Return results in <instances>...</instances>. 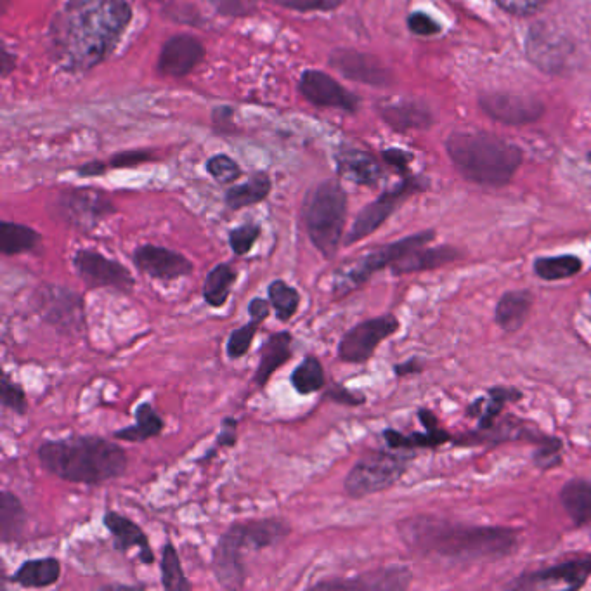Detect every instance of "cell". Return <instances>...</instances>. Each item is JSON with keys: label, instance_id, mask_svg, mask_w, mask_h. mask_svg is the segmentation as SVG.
I'll list each match as a JSON object with an SVG mask.
<instances>
[{"label": "cell", "instance_id": "obj_1", "mask_svg": "<svg viewBox=\"0 0 591 591\" xmlns=\"http://www.w3.org/2000/svg\"><path fill=\"white\" fill-rule=\"evenodd\" d=\"M130 20L125 0H72L52 20V56L66 70H91L115 49Z\"/></svg>", "mask_w": 591, "mask_h": 591}, {"label": "cell", "instance_id": "obj_2", "mask_svg": "<svg viewBox=\"0 0 591 591\" xmlns=\"http://www.w3.org/2000/svg\"><path fill=\"white\" fill-rule=\"evenodd\" d=\"M399 534L413 552L455 562L501 559L519 543V533L508 527L465 526L427 515L403 520Z\"/></svg>", "mask_w": 591, "mask_h": 591}, {"label": "cell", "instance_id": "obj_3", "mask_svg": "<svg viewBox=\"0 0 591 591\" xmlns=\"http://www.w3.org/2000/svg\"><path fill=\"white\" fill-rule=\"evenodd\" d=\"M42 467L59 479L75 484H103L127 472L129 458L122 446L103 437H66L46 441L37 449Z\"/></svg>", "mask_w": 591, "mask_h": 591}, {"label": "cell", "instance_id": "obj_4", "mask_svg": "<svg viewBox=\"0 0 591 591\" xmlns=\"http://www.w3.org/2000/svg\"><path fill=\"white\" fill-rule=\"evenodd\" d=\"M449 158L463 177L482 186H505L522 163L515 144L489 132H456L448 137Z\"/></svg>", "mask_w": 591, "mask_h": 591}, {"label": "cell", "instance_id": "obj_5", "mask_svg": "<svg viewBox=\"0 0 591 591\" xmlns=\"http://www.w3.org/2000/svg\"><path fill=\"white\" fill-rule=\"evenodd\" d=\"M347 196L335 181L314 186L304 200V224L309 240L325 259H333L344 238Z\"/></svg>", "mask_w": 591, "mask_h": 591}, {"label": "cell", "instance_id": "obj_6", "mask_svg": "<svg viewBox=\"0 0 591 591\" xmlns=\"http://www.w3.org/2000/svg\"><path fill=\"white\" fill-rule=\"evenodd\" d=\"M434 236L436 234L432 233V231L413 234V236H408L403 240L375 248L368 254L361 255L351 264L338 267L337 271H335V280H333L335 299H342L345 295L358 290L377 271L396 264L397 260L403 259L404 255L410 254L416 248L429 245L430 241L434 240Z\"/></svg>", "mask_w": 591, "mask_h": 591}, {"label": "cell", "instance_id": "obj_7", "mask_svg": "<svg viewBox=\"0 0 591 591\" xmlns=\"http://www.w3.org/2000/svg\"><path fill=\"white\" fill-rule=\"evenodd\" d=\"M410 465V456L403 453L375 451L363 456L345 477V493L351 498H366L396 486Z\"/></svg>", "mask_w": 591, "mask_h": 591}, {"label": "cell", "instance_id": "obj_8", "mask_svg": "<svg viewBox=\"0 0 591 591\" xmlns=\"http://www.w3.org/2000/svg\"><path fill=\"white\" fill-rule=\"evenodd\" d=\"M399 330V319L394 314L366 319L345 333L338 344V358L344 363H366L373 358L378 345Z\"/></svg>", "mask_w": 591, "mask_h": 591}, {"label": "cell", "instance_id": "obj_9", "mask_svg": "<svg viewBox=\"0 0 591 591\" xmlns=\"http://www.w3.org/2000/svg\"><path fill=\"white\" fill-rule=\"evenodd\" d=\"M35 307L46 323L61 332L75 335L84 330V300L75 292L61 286H44L35 299Z\"/></svg>", "mask_w": 591, "mask_h": 591}, {"label": "cell", "instance_id": "obj_10", "mask_svg": "<svg viewBox=\"0 0 591 591\" xmlns=\"http://www.w3.org/2000/svg\"><path fill=\"white\" fill-rule=\"evenodd\" d=\"M73 267L78 278L91 288H113L129 293L136 285L127 267L96 250H78L73 257Z\"/></svg>", "mask_w": 591, "mask_h": 591}, {"label": "cell", "instance_id": "obj_11", "mask_svg": "<svg viewBox=\"0 0 591 591\" xmlns=\"http://www.w3.org/2000/svg\"><path fill=\"white\" fill-rule=\"evenodd\" d=\"M243 550H245L243 522H234L233 526L219 538V543L214 550V559H212L215 578L226 590H240L245 586L247 569L243 564Z\"/></svg>", "mask_w": 591, "mask_h": 591}, {"label": "cell", "instance_id": "obj_12", "mask_svg": "<svg viewBox=\"0 0 591 591\" xmlns=\"http://www.w3.org/2000/svg\"><path fill=\"white\" fill-rule=\"evenodd\" d=\"M56 210L63 221L78 229H92L103 221L106 215L113 214V203L91 189L66 191L56 203Z\"/></svg>", "mask_w": 591, "mask_h": 591}, {"label": "cell", "instance_id": "obj_13", "mask_svg": "<svg viewBox=\"0 0 591 591\" xmlns=\"http://www.w3.org/2000/svg\"><path fill=\"white\" fill-rule=\"evenodd\" d=\"M418 188L420 186L410 179V181H404L396 189H390L370 205H366L356 217L351 231L345 236V245L349 247V245H354V243L375 233L389 219L390 215L394 214V210L401 205L404 198H408Z\"/></svg>", "mask_w": 591, "mask_h": 591}, {"label": "cell", "instance_id": "obj_14", "mask_svg": "<svg viewBox=\"0 0 591 591\" xmlns=\"http://www.w3.org/2000/svg\"><path fill=\"white\" fill-rule=\"evenodd\" d=\"M479 104L489 117L507 125L533 124L545 111V106L538 99L512 92L484 94Z\"/></svg>", "mask_w": 591, "mask_h": 591}, {"label": "cell", "instance_id": "obj_15", "mask_svg": "<svg viewBox=\"0 0 591 591\" xmlns=\"http://www.w3.org/2000/svg\"><path fill=\"white\" fill-rule=\"evenodd\" d=\"M132 260L141 273L158 281L179 280L189 276L195 269L193 262L186 255L156 245L137 247Z\"/></svg>", "mask_w": 591, "mask_h": 591}, {"label": "cell", "instance_id": "obj_16", "mask_svg": "<svg viewBox=\"0 0 591 591\" xmlns=\"http://www.w3.org/2000/svg\"><path fill=\"white\" fill-rule=\"evenodd\" d=\"M299 87L302 96L309 103L321 108H337V110L351 111V113L358 110V98L325 72L307 70L300 77Z\"/></svg>", "mask_w": 591, "mask_h": 591}, {"label": "cell", "instance_id": "obj_17", "mask_svg": "<svg viewBox=\"0 0 591 591\" xmlns=\"http://www.w3.org/2000/svg\"><path fill=\"white\" fill-rule=\"evenodd\" d=\"M205 47L193 35H177L165 42L160 58L158 70L169 77H184L193 72L202 63Z\"/></svg>", "mask_w": 591, "mask_h": 591}, {"label": "cell", "instance_id": "obj_18", "mask_svg": "<svg viewBox=\"0 0 591 591\" xmlns=\"http://www.w3.org/2000/svg\"><path fill=\"white\" fill-rule=\"evenodd\" d=\"M591 576V557L572 560L560 566L531 572L515 581L514 588H546V586H562V588H581Z\"/></svg>", "mask_w": 591, "mask_h": 591}, {"label": "cell", "instance_id": "obj_19", "mask_svg": "<svg viewBox=\"0 0 591 591\" xmlns=\"http://www.w3.org/2000/svg\"><path fill=\"white\" fill-rule=\"evenodd\" d=\"M330 63L337 72L351 78L354 82L370 85H385L390 82L389 70L384 68L378 59L364 52L351 51V49L335 51Z\"/></svg>", "mask_w": 591, "mask_h": 591}, {"label": "cell", "instance_id": "obj_20", "mask_svg": "<svg viewBox=\"0 0 591 591\" xmlns=\"http://www.w3.org/2000/svg\"><path fill=\"white\" fill-rule=\"evenodd\" d=\"M411 583V572L406 567H387L366 572L347 581H325L314 588L321 590H406Z\"/></svg>", "mask_w": 591, "mask_h": 591}, {"label": "cell", "instance_id": "obj_21", "mask_svg": "<svg viewBox=\"0 0 591 591\" xmlns=\"http://www.w3.org/2000/svg\"><path fill=\"white\" fill-rule=\"evenodd\" d=\"M103 522L104 527L113 534L115 548L118 552L127 553L130 548H137L139 560L143 564L146 566L155 564V553L151 550L148 536L141 527L137 526L136 522H132L129 517L113 512V510L104 514Z\"/></svg>", "mask_w": 591, "mask_h": 591}, {"label": "cell", "instance_id": "obj_22", "mask_svg": "<svg viewBox=\"0 0 591 591\" xmlns=\"http://www.w3.org/2000/svg\"><path fill=\"white\" fill-rule=\"evenodd\" d=\"M293 335L290 332L271 333L264 345L260 347V359L254 382L260 387H266L276 370L285 366L292 358Z\"/></svg>", "mask_w": 591, "mask_h": 591}, {"label": "cell", "instance_id": "obj_23", "mask_svg": "<svg viewBox=\"0 0 591 591\" xmlns=\"http://www.w3.org/2000/svg\"><path fill=\"white\" fill-rule=\"evenodd\" d=\"M269 312H271V302L269 300H264L262 297L252 299L250 306H248L250 321L229 335L228 345H226L229 359L243 358L250 351V345L254 342L260 325L269 318Z\"/></svg>", "mask_w": 591, "mask_h": 591}, {"label": "cell", "instance_id": "obj_24", "mask_svg": "<svg viewBox=\"0 0 591 591\" xmlns=\"http://www.w3.org/2000/svg\"><path fill=\"white\" fill-rule=\"evenodd\" d=\"M533 295L526 290H514L507 292L501 297L494 319L496 325L503 328L505 332H517L526 325L527 318L533 309Z\"/></svg>", "mask_w": 591, "mask_h": 591}, {"label": "cell", "instance_id": "obj_25", "mask_svg": "<svg viewBox=\"0 0 591 591\" xmlns=\"http://www.w3.org/2000/svg\"><path fill=\"white\" fill-rule=\"evenodd\" d=\"M460 252L453 247L416 248L403 259L397 260L390 269L394 274L422 273L436 267L446 266L449 262L458 259Z\"/></svg>", "mask_w": 591, "mask_h": 591}, {"label": "cell", "instance_id": "obj_26", "mask_svg": "<svg viewBox=\"0 0 591 591\" xmlns=\"http://www.w3.org/2000/svg\"><path fill=\"white\" fill-rule=\"evenodd\" d=\"M290 534V526L281 519H260L243 522V541L248 550H264L278 545Z\"/></svg>", "mask_w": 591, "mask_h": 591}, {"label": "cell", "instance_id": "obj_27", "mask_svg": "<svg viewBox=\"0 0 591 591\" xmlns=\"http://www.w3.org/2000/svg\"><path fill=\"white\" fill-rule=\"evenodd\" d=\"M338 172L363 186H375L382 179V167L373 156L363 151H345L338 156Z\"/></svg>", "mask_w": 591, "mask_h": 591}, {"label": "cell", "instance_id": "obj_28", "mask_svg": "<svg viewBox=\"0 0 591 591\" xmlns=\"http://www.w3.org/2000/svg\"><path fill=\"white\" fill-rule=\"evenodd\" d=\"M61 578V564L58 559H32L21 564L11 576L14 585L23 588H47L56 585Z\"/></svg>", "mask_w": 591, "mask_h": 591}, {"label": "cell", "instance_id": "obj_29", "mask_svg": "<svg viewBox=\"0 0 591 591\" xmlns=\"http://www.w3.org/2000/svg\"><path fill=\"white\" fill-rule=\"evenodd\" d=\"M560 501L576 526L591 527V481L572 479L560 491Z\"/></svg>", "mask_w": 591, "mask_h": 591}, {"label": "cell", "instance_id": "obj_30", "mask_svg": "<svg viewBox=\"0 0 591 591\" xmlns=\"http://www.w3.org/2000/svg\"><path fill=\"white\" fill-rule=\"evenodd\" d=\"M163 430L165 422L162 416L156 413L150 403H141L136 408V423L127 429L117 430L113 437L120 441L144 442L162 436Z\"/></svg>", "mask_w": 591, "mask_h": 591}, {"label": "cell", "instance_id": "obj_31", "mask_svg": "<svg viewBox=\"0 0 591 591\" xmlns=\"http://www.w3.org/2000/svg\"><path fill=\"white\" fill-rule=\"evenodd\" d=\"M26 512L23 503L11 491L0 493V540L13 543L25 529Z\"/></svg>", "mask_w": 591, "mask_h": 591}, {"label": "cell", "instance_id": "obj_32", "mask_svg": "<svg viewBox=\"0 0 591 591\" xmlns=\"http://www.w3.org/2000/svg\"><path fill=\"white\" fill-rule=\"evenodd\" d=\"M382 117L394 125V129H427L432 124V115L427 106L413 101L387 104L382 108Z\"/></svg>", "mask_w": 591, "mask_h": 591}, {"label": "cell", "instance_id": "obj_33", "mask_svg": "<svg viewBox=\"0 0 591 591\" xmlns=\"http://www.w3.org/2000/svg\"><path fill=\"white\" fill-rule=\"evenodd\" d=\"M236 280L238 273L229 264H217L214 269H210L203 285V299L208 306L215 309L226 306Z\"/></svg>", "mask_w": 591, "mask_h": 591}, {"label": "cell", "instance_id": "obj_34", "mask_svg": "<svg viewBox=\"0 0 591 591\" xmlns=\"http://www.w3.org/2000/svg\"><path fill=\"white\" fill-rule=\"evenodd\" d=\"M40 234L30 226L4 221L0 224V250L4 255H20L39 245Z\"/></svg>", "mask_w": 591, "mask_h": 591}, {"label": "cell", "instance_id": "obj_35", "mask_svg": "<svg viewBox=\"0 0 591 591\" xmlns=\"http://www.w3.org/2000/svg\"><path fill=\"white\" fill-rule=\"evenodd\" d=\"M269 193H271V179L267 174L259 172L245 184L229 189L226 193V205L231 210H240V208L264 202Z\"/></svg>", "mask_w": 591, "mask_h": 591}, {"label": "cell", "instance_id": "obj_36", "mask_svg": "<svg viewBox=\"0 0 591 591\" xmlns=\"http://www.w3.org/2000/svg\"><path fill=\"white\" fill-rule=\"evenodd\" d=\"M581 269H583V260L576 255L540 257L534 262V273L545 281L567 280L581 273Z\"/></svg>", "mask_w": 591, "mask_h": 591}, {"label": "cell", "instance_id": "obj_37", "mask_svg": "<svg viewBox=\"0 0 591 591\" xmlns=\"http://www.w3.org/2000/svg\"><path fill=\"white\" fill-rule=\"evenodd\" d=\"M384 437L387 444H389V448L396 449V451L436 448V446H441V444L451 439L448 432L441 429H427V432H415L410 436H404V434L394 429H387L384 432Z\"/></svg>", "mask_w": 591, "mask_h": 591}, {"label": "cell", "instance_id": "obj_38", "mask_svg": "<svg viewBox=\"0 0 591 591\" xmlns=\"http://www.w3.org/2000/svg\"><path fill=\"white\" fill-rule=\"evenodd\" d=\"M293 389L302 396H309L318 390L325 389L326 375L323 364L316 356H307L302 363L293 370L290 377Z\"/></svg>", "mask_w": 591, "mask_h": 591}, {"label": "cell", "instance_id": "obj_39", "mask_svg": "<svg viewBox=\"0 0 591 591\" xmlns=\"http://www.w3.org/2000/svg\"><path fill=\"white\" fill-rule=\"evenodd\" d=\"M269 302L276 311V318L286 323L297 314L300 307V293L295 286L283 280H274L267 288Z\"/></svg>", "mask_w": 591, "mask_h": 591}, {"label": "cell", "instance_id": "obj_40", "mask_svg": "<svg viewBox=\"0 0 591 591\" xmlns=\"http://www.w3.org/2000/svg\"><path fill=\"white\" fill-rule=\"evenodd\" d=\"M160 571H162V585L165 590L188 591L193 588V585L186 578V574L182 571L181 560L177 555L176 546L172 545L170 541L163 546Z\"/></svg>", "mask_w": 591, "mask_h": 591}, {"label": "cell", "instance_id": "obj_41", "mask_svg": "<svg viewBox=\"0 0 591 591\" xmlns=\"http://www.w3.org/2000/svg\"><path fill=\"white\" fill-rule=\"evenodd\" d=\"M529 54L531 59L546 70H553L562 65V56H564V46L560 40L548 37V33L543 35H534L529 40Z\"/></svg>", "mask_w": 591, "mask_h": 591}, {"label": "cell", "instance_id": "obj_42", "mask_svg": "<svg viewBox=\"0 0 591 591\" xmlns=\"http://www.w3.org/2000/svg\"><path fill=\"white\" fill-rule=\"evenodd\" d=\"M0 401H2L4 408H9L18 415H25L26 410H28L25 390L21 385L13 382L7 373H4L2 384H0Z\"/></svg>", "mask_w": 591, "mask_h": 591}, {"label": "cell", "instance_id": "obj_43", "mask_svg": "<svg viewBox=\"0 0 591 591\" xmlns=\"http://www.w3.org/2000/svg\"><path fill=\"white\" fill-rule=\"evenodd\" d=\"M259 236V224H245V226L233 229L229 233V245H231V250H233L234 254L238 255V257H243V255H247L252 250L255 241L259 240Z\"/></svg>", "mask_w": 591, "mask_h": 591}, {"label": "cell", "instance_id": "obj_44", "mask_svg": "<svg viewBox=\"0 0 591 591\" xmlns=\"http://www.w3.org/2000/svg\"><path fill=\"white\" fill-rule=\"evenodd\" d=\"M207 170L210 176L214 177L215 181L221 184H229L234 182L241 176L240 167L238 163L234 162L233 158L226 155H215L208 160Z\"/></svg>", "mask_w": 591, "mask_h": 591}, {"label": "cell", "instance_id": "obj_45", "mask_svg": "<svg viewBox=\"0 0 591 591\" xmlns=\"http://www.w3.org/2000/svg\"><path fill=\"white\" fill-rule=\"evenodd\" d=\"M276 6L300 11V13H309V11H333L344 4V0H269Z\"/></svg>", "mask_w": 591, "mask_h": 591}, {"label": "cell", "instance_id": "obj_46", "mask_svg": "<svg viewBox=\"0 0 591 591\" xmlns=\"http://www.w3.org/2000/svg\"><path fill=\"white\" fill-rule=\"evenodd\" d=\"M501 9L514 16H531L545 6L546 0H496Z\"/></svg>", "mask_w": 591, "mask_h": 591}, {"label": "cell", "instance_id": "obj_47", "mask_svg": "<svg viewBox=\"0 0 591 591\" xmlns=\"http://www.w3.org/2000/svg\"><path fill=\"white\" fill-rule=\"evenodd\" d=\"M408 26H410L411 32L422 35V37H430V35L441 32V26L437 25V21L432 20L429 14L425 13L411 14L408 18Z\"/></svg>", "mask_w": 591, "mask_h": 591}, {"label": "cell", "instance_id": "obj_48", "mask_svg": "<svg viewBox=\"0 0 591 591\" xmlns=\"http://www.w3.org/2000/svg\"><path fill=\"white\" fill-rule=\"evenodd\" d=\"M212 4L226 16H245L254 9L257 0H212Z\"/></svg>", "mask_w": 591, "mask_h": 591}, {"label": "cell", "instance_id": "obj_49", "mask_svg": "<svg viewBox=\"0 0 591 591\" xmlns=\"http://www.w3.org/2000/svg\"><path fill=\"white\" fill-rule=\"evenodd\" d=\"M221 425V434L217 436V446L219 448H233L238 442V420L233 416H226Z\"/></svg>", "mask_w": 591, "mask_h": 591}, {"label": "cell", "instance_id": "obj_50", "mask_svg": "<svg viewBox=\"0 0 591 591\" xmlns=\"http://www.w3.org/2000/svg\"><path fill=\"white\" fill-rule=\"evenodd\" d=\"M325 396L335 401V403L344 404V406H359V404L364 403V396L354 394V392L345 389L342 385H332L330 389L326 390Z\"/></svg>", "mask_w": 591, "mask_h": 591}, {"label": "cell", "instance_id": "obj_51", "mask_svg": "<svg viewBox=\"0 0 591 591\" xmlns=\"http://www.w3.org/2000/svg\"><path fill=\"white\" fill-rule=\"evenodd\" d=\"M560 462V442L548 441L543 449L536 455V463L541 467L550 468Z\"/></svg>", "mask_w": 591, "mask_h": 591}, {"label": "cell", "instance_id": "obj_52", "mask_svg": "<svg viewBox=\"0 0 591 591\" xmlns=\"http://www.w3.org/2000/svg\"><path fill=\"white\" fill-rule=\"evenodd\" d=\"M150 158L151 156L148 155V153H143V151L122 153V155H117L113 158L111 165L117 167V169H124V167H132V165H137V163L146 162V160H150Z\"/></svg>", "mask_w": 591, "mask_h": 591}, {"label": "cell", "instance_id": "obj_53", "mask_svg": "<svg viewBox=\"0 0 591 591\" xmlns=\"http://www.w3.org/2000/svg\"><path fill=\"white\" fill-rule=\"evenodd\" d=\"M384 158L385 162L392 165V167H396L397 170H401V172L408 169V163H410L411 160V156L408 155V153L399 150L385 151Z\"/></svg>", "mask_w": 591, "mask_h": 591}, {"label": "cell", "instance_id": "obj_54", "mask_svg": "<svg viewBox=\"0 0 591 591\" xmlns=\"http://www.w3.org/2000/svg\"><path fill=\"white\" fill-rule=\"evenodd\" d=\"M104 170H106V165L103 163H89V165H84L82 169L78 170L82 176H98V174H103Z\"/></svg>", "mask_w": 591, "mask_h": 591}, {"label": "cell", "instance_id": "obj_55", "mask_svg": "<svg viewBox=\"0 0 591 591\" xmlns=\"http://www.w3.org/2000/svg\"><path fill=\"white\" fill-rule=\"evenodd\" d=\"M588 158H590V160H591V153H590V156H588Z\"/></svg>", "mask_w": 591, "mask_h": 591}]
</instances>
